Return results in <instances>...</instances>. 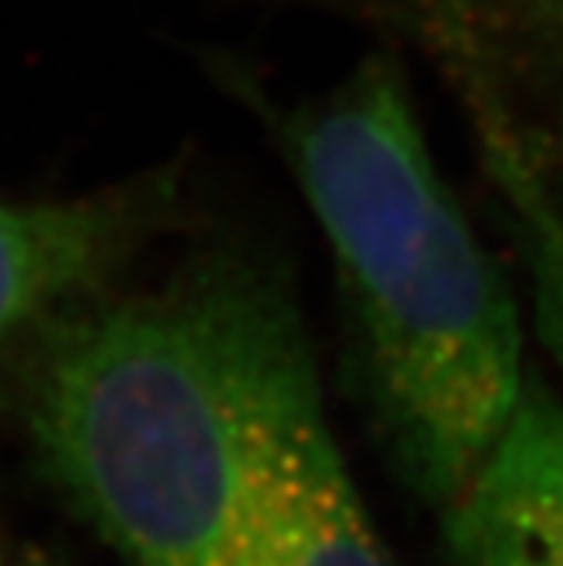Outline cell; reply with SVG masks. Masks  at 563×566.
Returning a JSON list of instances; mask_svg holds the SVG:
<instances>
[{
  "label": "cell",
  "instance_id": "obj_1",
  "mask_svg": "<svg viewBox=\"0 0 563 566\" xmlns=\"http://www.w3.org/2000/svg\"><path fill=\"white\" fill-rule=\"evenodd\" d=\"M313 374L285 279L211 248L160 285L51 319L24 424L44 479L123 566H221Z\"/></svg>",
  "mask_w": 563,
  "mask_h": 566
},
{
  "label": "cell",
  "instance_id": "obj_2",
  "mask_svg": "<svg viewBox=\"0 0 563 566\" xmlns=\"http://www.w3.org/2000/svg\"><path fill=\"white\" fill-rule=\"evenodd\" d=\"M279 143L323 231L377 431L400 479L441 512L530 380L520 302L394 59L371 55L285 113Z\"/></svg>",
  "mask_w": 563,
  "mask_h": 566
},
{
  "label": "cell",
  "instance_id": "obj_3",
  "mask_svg": "<svg viewBox=\"0 0 563 566\" xmlns=\"http://www.w3.org/2000/svg\"><path fill=\"white\" fill-rule=\"evenodd\" d=\"M180 200L174 174L79 197L0 200V349L98 295L157 238Z\"/></svg>",
  "mask_w": 563,
  "mask_h": 566
},
{
  "label": "cell",
  "instance_id": "obj_4",
  "mask_svg": "<svg viewBox=\"0 0 563 566\" xmlns=\"http://www.w3.org/2000/svg\"><path fill=\"white\" fill-rule=\"evenodd\" d=\"M221 566H397L350 479L316 374L285 407Z\"/></svg>",
  "mask_w": 563,
  "mask_h": 566
},
{
  "label": "cell",
  "instance_id": "obj_5",
  "mask_svg": "<svg viewBox=\"0 0 563 566\" xmlns=\"http://www.w3.org/2000/svg\"><path fill=\"white\" fill-rule=\"evenodd\" d=\"M441 520L458 566H563V397L536 370Z\"/></svg>",
  "mask_w": 563,
  "mask_h": 566
},
{
  "label": "cell",
  "instance_id": "obj_6",
  "mask_svg": "<svg viewBox=\"0 0 563 566\" xmlns=\"http://www.w3.org/2000/svg\"><path fill=\"white\" fill-rule=\"evenodd\" d=\"M526 228L536 319H563V116L556 143V170L550 184L517 187Z\"/></svg>",
  "mask_w": 563,
  "mask_h": 566
},
{
  "label": "cell",
  "instance_id": "obj_7",
  "mask_svg": "<svg viewBox=\"0 0 563 566\" xmlns=\"http://www.w3.org/2000/svg\"><path fill=\"white\" fill-rule=\"evenodd\" d=\"M0 566H62V563L55 556L34 549V546L14 549V553H8L4 546H0Z\"/></svg>",
  "mask_w": 563,
  "mask_h": 566
},
{
  "label": "cell",
  "instance_id": "obj_8",
  "mask_svg": "<svg viewBox=\"0 0 563 566\" xmlns=\"http://www.w3.org/2000/svg\"><path fill=\"white\" fill-rule=\"evenodd\" d=\"M540 336L546 343V349L553 353L556 367H560V380H563V319H536Z\"/></svg>",
  "mask_w": 563,
  "mask_h": 566
},
{
  "label": "cell",
  "instance_id": "obj_9",
  "mask_svg": "<svg viewBox=\"0 0 563 566\" xmlns=\"http://www.w3.org/2000/svg\"><path fill=\"white\" fill-rule=\"evenodd\" d=\"M556 4H563V0H556Z\"/></svg>",
  "mask_w": 563,
  "mask_h": 566
}]
</instances>
